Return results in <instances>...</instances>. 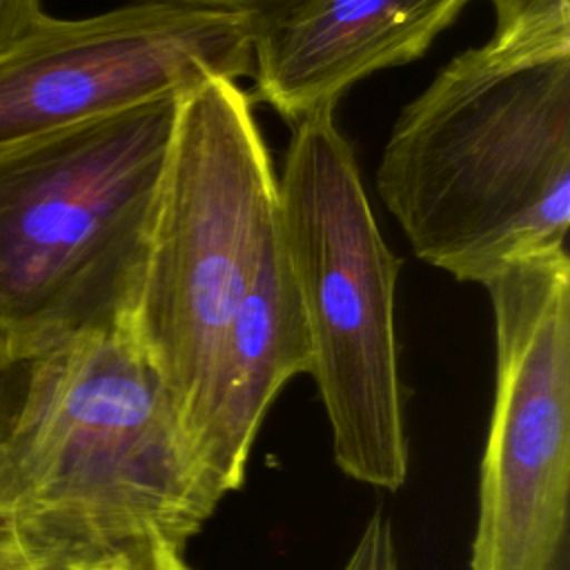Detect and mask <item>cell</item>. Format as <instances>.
I'll list each match as a JSON object with an SVG mask.
<instances>
[{
	"label": "cell",
	"instance_id": "obj_1",
	"mask_svg": "<svg viewBox=\"0 0 570 570\" xmlns=\"http://www.w3.org/2000/svg\"><path fill=\"white\" fill-rule=\"evenodd\" d=\"M0 472L33 548L80 570L185 546L218 505L125 316L0 370Z\"/></svg>",
	"mask_w": 570,
	"mask_h": 570
},
{
	"label": "cell",
	"instance_id": "obj_2",
	"mask_svg": "<svg viewBox=\"0 0 570 570\" xmlns=\"http://www.w3.org/2000/svg\"><path fill=\"white\" fill-rule=\"evenodd\" d=\"M376 189L414 254L463 283L566 247L570 49L456 53L401 109Z\"/></svg>",
	"mask_w": 570,
	"mask_h": 570
},
{
	"label": "cell",
	"instance_id": "obj_3",
	"mask_svg": "<svg viewBox=\"0 0 570 570\" xmlns=\"http://www.w3.org/2000/svg\"><path fill=\"white\" fill-rule=\"evenodd\" d=\"M178 100L0 149V370L127 314Z\"/></svg>",
	"mask_w": 570,
	"mask_h": 570
},
{
	"label": "cell",
	"instance_id": "obj_4",
	"mask_svg": "<svg viewBox=\"0 0 570 570\" xmlns=\"http://www.w3.org/2000/svg\"><path fill=\"white\" fill-rule=\"evenodd\" d=\"M276 189L254 100L238 80L214 76L183 94L125 321L194 461L218 345L276 220Z\"/></svg>",
	"mask_w": 570,
	"mask_h": 570
},
{
	"label": "cell",
	"instance_id": "obj_5",
	"mask_svg": "<svg viewBox=\"0 0 570 570\" xmlns=\"http://www.w3.org/2000/svg\"><path fill=\"white\" fill-rule=\"evenodd\" d=\"M276 225L334 461L347 476L394 492L410 463L394 323L401 258L376 225L356 154L330 109L292 125Z\"/></svg>",
	"mask_w": 570,
	"mask_h": 570
},
{
	"label": "cell",
	"instance_id": "obj_6",
	"mask_svg": "<svg viewBox=\"0 0 570 570\" xmlns=\"http://www.w3.org/2000/svg\"><path fill=\"white\" fill-rule=\"evenodd\" d=\"M488 289L494 401L470 570H554L568 548L570 258H517Z\"/></svg>",
	"mask_w": 570,
	"mask_h": 570
},
{
	"label": "cell",
	"instance_id": "obj_7",
	"mask_svg": "<svg viewBox=\"0 0 570 570\" xmlns=\"http://www.w3.org/2000/svg\"><path fill=\"white\" fill-rule=\"evenodd\" d=\"M254 20L178 2L76 20L47 16L0 53V149L151 100L207 78H247Z\"/></svg>",
	"mask_w": 570,
	"mask_h": 570
},
{
	"label": "cell",
	"instance_id": "obj_8",
	"mask_svg": "<svg viewBox=\"0 0 570 570\" xmlns=\"http://www.w3.org/2000/svg\"><path fill=\"white\" fill-rule=\"evenodd\" d=\"M472 0H301L254 24V94L289 127L421 58Z\"/></svg>",
	"mask_w": 570,
	"mask_h": 570
},
{
	"label": "cell",
	"instance_id": "obj_9",
	"mask_svg": "<svg viewBox=\"0 0 570 570\" xmlns=\"http://www.w3.org/2000/svg\"><path fill=\"white\" fill-rule=\"evenodd\" d=\"M309 370L307 323L274 220L218 345L196 443L200 479L216 501L243 485L269 405L287 381Z\"/></svg>",
	"mask_w": 570,
	"mask_h": 570
},
{
	"label": "cell",
	"instance_id": "obj_10",
	"mask_svg": "<svg viewBox=\"0 0 570 570\" xmlns=\"http://www.w3.org/2000/svg\"><path fill=\"white\" fill-rule=\"evenodd\" d=\"M490 47L514 53L570 49V0H490Z\"/></svg>",
	"mask_w": 570,
	"mask_h": 570
},
{
	"label": "cell",
	"instance_id": "obj_11",
	"mask_svg": "<svg viewBox=\"0 0 570 570\" xmlns=\"http://www.w3.org/2000/svg\"><path fill=\"white\" fill-rule=\"evenodd\" d=\"M47 561L29 541L0 472V570H38Z\"/></svg>",
	"mask_w": 570,
	"mask_h": 570
},
{
	"label": "cell",
	"instance_id": "obj_12",
	"mask_svg": "<svg viewBox=\"0 0 570 570\" xmlns=\"http://www.w3.org/2000/svg\"><path fill=\"white\" fill-rule=\"evenodd\" d=\"M343 570H401L392 523L381 510L363 525Z\"/></svg>",
	"mask_w": 570,
	"mask_h": 570
},
{
	"label": "cell",
	"instance_id": "obj_13",
	"mask_svg": "<svg viewBox=\"0 0 570 570\" xmlns=\"http://www.w3.org/2000/svg\"><path fill=\"white\" fill-rule=\"evenodd\" d=\"M183 550L180 543L151 537L91 570H191Z\"/></svg>",
	"mask_w": 570,
	"mask_h": 570
},
{
	"label": "cell",
	"instance_id": "obj_14",
	"mask_svg": "<svg viewBox=\"0 0 570 570\" xmlns=\"http://www.w3.org/2000/svg\"><path fill=\"white\" fill-rule=\"evenodd\" d=\"M45 18L40 0H0V53L33 31Z\"/></svg>",
	"mask_w": 570,
	"mask_h": 570
},
{
	"label": "cell",
	"instance_id": "obj_15",
	"mask_svg": "<svg viewBox=\"0 0 570 570\" xmlns=\"http://www.w3.org/2000/svg\"><path fill=\"white\" fill-rule=\"evenodd\" d=\"M158 2H178V4H189V7H200V9H212V11H223V13H236L254 20V24L274 18L289 7H294L301 0H158Z\"/></svg>",
	"mask_w": 570,
	"mask_h": 570
},
{
	"label": "cell",
	"instance_id": "obj_16",
	"mask_svg": "<svg viewBox=\"0 0 570 570\" xmlns=\"http://www.w3.org/2000/svg\"><path fill=\"white\" fill-rule=\"evenodd\" d=\"M38 570H80V568H73L69 563H62V561H47Z\"/></svg>",
	"mask_w": 570,
	"mask_h": 570
},
{
	"label": "cell",
	"instance_id": "obj_17",
	"mask_svg": "<svg viewBox=\"0 0 570 570\" xmlns=\"http://www.w3.org/2000/svg\"><path fill=\"white\" fill-rule=\"evenodd\" d=\"M568 559H570V550H566V552L559 557L554 570H570V568H568Z\"/></svg>",
	"mask_w": 570,
	"mask_h": 570
}]
</instances>
